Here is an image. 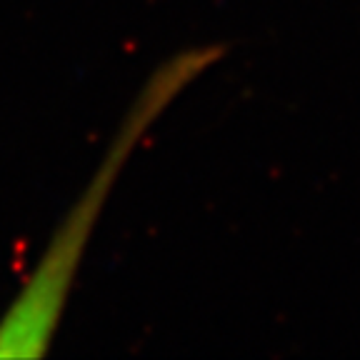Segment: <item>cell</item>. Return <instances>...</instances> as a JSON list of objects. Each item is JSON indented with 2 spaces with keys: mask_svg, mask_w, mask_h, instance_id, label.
<instances>
[{
  "mask_svg": "<svg viewBox=\"0 0 360 360\" xmlns=\"http://www.w3.org/2000/svg\"><path fill=\"white\" fill-rule=\"evenodd\" d=\"M223 53V45L188 48L158 65L155 73L146 80L98 170L56 228L38 265L25 278L13 303L0 315V358H40L48 353L51 340L60 328L88 243L98 228L108 195L128 165V158L141 146L153 123L168 110L170 103L188 90L193 80L208 73Z\"/></svg>",
  "mask_w": 360,
  "mask_h": 360,
  "instance_id": "obj_1",
  "label": "cell"
}]
</instances>
